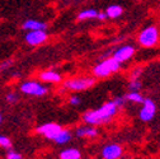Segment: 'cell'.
<instances>
[{
    "label": "cell",
    "instance_id": "obj_18",
    "mask_svg": "<svg viewBox=\"0 0 160 159\" xmlns=\"http://www.w3.org/2000/svg\"><path fill=\"white\" fill-rule=\"evenodd\" d=\"M97 15H98V12L95 9H85L78 14V21H87V19L97 18Z\"/></svg>",
    "mask_w": 160,
    "mask_h": 159
},
{
    "label": "cell",
    "instance_id": "obj_2",
    "mask_svg": "<svg viewBox=\"0 0 160 159\" xmlns=\"http://www.w3.org/2000/svg\"><path fill=\"white\" fill-rule=\"evenodd\" d=\"M119 69H121V63H118L113 57H108L94 66L93 75L94 78H107L111 74L117 73Z\"/></svg>",
    "mask_w": 160,
    "mask_h": 159
},
{
    "label": "cell",
    "instance_id": "obj_10",
    "mask_svg": "<svg viewBox=\"0 0 160 159\" xmlns=\"http://www.w3.org/2000/svg\"><path fill=\"white\" fill-rule=\"evenodd\" d=\"M135 54V47L131 46V45H125V46H121L119 49H117L114 52H113V59H116V60L118 63H125L127 60H130V59Z\"/></svg>",
    "mask_w": 160,
    "mask_h": 159
},
{
    "label": "cell",
    "instance_id": "obj_19",
    "mask_svg": "<svg viewBox=\"0 0 160 159\" xmlns=\"http://www.w3.org/2000/svg\"><path fill=\"white\" fill-rule=\"evenodd\" d=\"M140 88H141V82H140L138 79H132L128 84V89L132 92H137V90H140Z\"/></svg>",
    "mask_w": 160,
    "mask_h": 159
},
{
    "label": "cell",
    "instance_id": "obj_25",
    "mask_svg": "<svg viewBox=\"0 0 160 159\" xmlns=\"http://www.w3.org/2000/svg\"><path fill=\"white\" fill-rule=\"evenodd\" d=\"M140 74H141V69L138 68V69H135V70L131 73V76H132V79H137Z\"/></svg>",
    "mask_w": 160,
    "mask_h": 159
},
{
    "label": "cell",
    "instance_id": "obj_7",
    "mask_svg": "<svg viewBox=\"0 0 160 159\" xmlns=\"http://www.w3.org/2000/svg\"><path fill=\"white\" fill-rule=\"evenodd\" d=\"M47 39V33L43 29H38V31H28L26 34V42L31 46H38L46 42Z\"/></svg>",
    "mask_w": 160,
    "mask_h": 159
},
{
    "label": "cell",
    "instance_id": "obj_8",
    "mask_svg": "<svg viewBox=\"0 0 160 159\" xmlns=\"http://www.w3.org/2000/svg\"><path fill=\"white\" fill-rule=\"evenodd\" d=\"M60 131H61V126H60L58 124H55V122L43 124V125L37 127V132L38 134L43 135L47 139H51V140H53Z\"/></svg>",
    "mask_w": 160,
    "mask_h": 159
},
{
    "label": "cell",
    "instance_id": "obj_13",
    "mask_svg": "<svg viewBox=\"0 0 160 159\" xmlns=\"http://www.w3.org/2000/svg\"><path fill=\"white\" fill-rule=\"evenodd\" d=\"M23 29L26 31H38V29H43L46 31L47 28V24L43 23V22H39V21H36V19H28L23 23Z\"/></svg>",
    "mask_w": 160,
    "mask_h": 159
},
{
    "label": "cell",
    "instance_id": "obj_12",
    "mask_svg": "<svg viewBox=\"0 0 160 159\" xmlns=\"http://www.w3.org/2000/svg\"><path fill=\"white\" fill-rule=\"evenodd\" d=\"M39 79L45 83H60L62 80V76L60 75L57 71L47 70V71H42L41 74H39Z\"/></svg>",
    "mask_w": 160,
    "mask_h": 159
},
{
    "label": "cell",
    "instance_id": "obj_23",
    "mask_svg": "<svg viewBox=\"0 0 160 159\" xmlns=\"http://www.w3.org/2000/svg\"><path fill=\"white\" fill-rule=\"evenodd\" d=\"M7 102L8 103H15V102H18V95L15 93L7 94Z\"/></svg>",
    "mask_w": 160,
    "mask_h": 159
},
{
    "label": "cell",
    "instance_id": "obj_6",
    "mask_svg": "<svg viewBox=\"0 0 160 159\" xmlns=\"http://www.w3.org/2000/svg\"><path fill=\"white\" fill-rule=\"evenodd\" d=\"M155 112H156V106H155V102L150 98H144L142 101V107L141 110L138 111V117L140 120L144 121V122H149L151 121L154 116H155Z\"/></svg>",
    "mask_w": 160,
    "mask_h": 159
},
{
    "label": "cell",
    "instance_id": "obj_11",
    "mask_svg": "<svg viewBox=\"0 0 160 159\" xmlns=\"http://www.w3.org/2000/svg\"><path fill=\"white\" fill-rule=\"evenodd\" d=\"M99 134L98 129L95 126L92 125H87V126H80L79 129L75 130V135L78 137H85V139H93L97 137Z\"/></svg>",
    "mask_w": 160,
    "mask_h": 159
},
{
    "label": "cell",
    "instance_id": "obj_22",
    "mask_svg": "<svg viewBox=\"0 0 160 159\" xmlns=\"http://www.w3.org/2000/svg\"><path fill=\"white\" fill-rule=\"evenodd\" d=\"M7 159H22V154L10 150L7 153Z\"/></svg>",
    "mask_w": 160,
    "mask_h": 159
},
{
    "label": "cell",
    "instance_id": "obj_28",
    "mask_svg": "<svg viewBox=\"0 0 160 159\" xmlns=\"http://www.w3.org/2000/svg\"><path fill=\"white\" fill-rule=\"evenodd\" d=\"M2 120H3V117H2V115H0V124H2Z\"/></svg>",
    "mask_w": 160,
    "mask_h": 159
},
{
    "label": "cell",
    "instance_id": "obj_24",
    "mask_svg": "<svg viewBox=\"0 0 160 159\" xmlns=\"http://www.w3.org/2000/svg\"><path fill=\"white\" fill-rule=\"evenodd\" d=\"M69 102L71 106H79L80 103H82V99L79 98V95H72L70 99H69Z\"/></svg>",
    "mask_w": 160,
    "mask_h": 159
},
{
    "label": "cell",
    "instance_id": "obj_26",
    "mask_svg": "<svg viewBox=\"0 0 160 159\" xmlns=\"http://www.w3.org/2000/svg\"><path fill=\"white\" fill-rule=\"evenodd\" d=\"M10 64H12V60L4 61L2 65H0V70H4V69H7V68H9V66H10Z\"/></svg>",
    "mask_w": 160,
    "mask_h": 159
},
{
    "label": "cell",
    "instance_id": "obj_15",
    "mask_svg": "<svg viewBox=\"0 0 160 159\" xmlns=\"http://www.w3.org/2000/svg\"><path fill=\"white\" fill-rule=\"evenodd\" d=\"M71 132L69 131V130H64V129H61V131H60L58 134H57V136L53 139V141L56 143V144H60V145H62V144H66V143H69L70 140H71Z\"/></svg>",
    "mask_w": 160,
    "mask_h": 159
},
{
    "label": "cell",
    "instance_id": "obj_16",
    "mask_svg": "<svg viewBox=\"0 0 160 159\" xmlns=\"http://www.w3.org/2000/svg\"><path fill=\"white\" fill-rule=\"evenodd\" d=\"M123 13V9L121 5H117V4H113L111 7L107 8L106 10V14L108 18H118V17H121V14Z\"/></svg>",
    "mask_w": 160,
    "mask_h": 159
},
{
    "label": "cell",
    "instance_id": "obj_5",
    "mask_svg": "<svg viewBox=\"0 0 160 159\" xmlns=\"http://www.w3.org/2000/svg\"><path fill=\"white\" fill-rule=\"evenodd\" d=\"M21 92L24 94L34 95V97H42L47 94L48 88L38 82H24L21 84Z\"/></svg>",
    "mask_w": 160,
    "mask_h": 159
},
{
    "label": "cell",
    "instance_id": "obj_21",
    "mask_svg": "<svg viewBox=\"0 0 160 159\" xmlns=\"http://www.w3.org/2000/svg\"><path fill=\"white\" fill-rule=\"evenodd\" d=\"M113 102L116 103V106H117L118 108H121V107H123V106H125L126 99H125V97H116V98L113 99Z\"/></svg>",
    "mask_w": 160,
    "mask_h": 159
},
{
    "label": "cell",
    "instance_id": "obj_9",
    "mask_svg": "<svg viewBox=\"0 0 160 159\" xmlns=\"http://www.w3.org/2000/svg\"><path fill=\"white\" fill-rule=\"evenodd\" d=\"M101 154L103 159H119L123 154V150L118 144H107L103 146Z\"/></svg>",
    "mask_w": 160,
    "mask_h": 159
},
{
    "label": "cell",
    "instance_id": "obj_1",
    "mask_svg": "<svg viewBox=\"0 0 160 159\" xmlns=\"http://www.w3.org/2000/svg\"><path fill=\"white\" fill-rule=\"evenodd\" d=\"M117 112H118V107L116 106V103L113 101H108L103 103L102 107H99L97 110L85 111L83 113V121L87 125H92V126L108 124L117 115Z\"/></svg>",
    "mask_w": 160,
    "mask_h": 159
},
{
    "label": "cell",
    "instance_id": "obj_4",
    "mask_svg": "<svg viewBox=\"0 0 160 159\" xmlns=\"http://www.w3.org/2000/svg\"><path fill=\"white\" fill-rule=\"evenodd\" d=\"M94 84H95V78H92V76L72 78V79H68V80L64 82V87H65L66 89L75 90V92H80V90L89 89V88L93 87Z\"/></svg>",
    "mask_w": 160,
    "mask_h": 159
},
{
    "label": "cell",
    "instance_id": "obj_3",
    "mask_svg": "<svg viewBox=\"0 0 160 159\" xmlns=\"http://www.w3.org/2000/svg\"><path fill=\"white\" fill-rule=\"evenodd\" d=\"M138 44L144 47H152L159 41V29L155 26H149L144 28L138 34Z\"/></svg>",
    "mask_w": 160,
    "mask_h": 159
},
{
    "label": "cell",
    "instance_id": "obj_20",
    "mask_svg": "<svg viewBox=\"0 0 160 159\" xmlns=\"http://www.w3.org/2000/svg\"><path fill=\"white\" fill-rule=\"evenodd\" d=\"M0 146L2 148H5V149H9L12 148V141L8 136H4V135H0Z\"/></svg>",
    "mask_w": 160,
    "mask_h": 159
},
{
    "label": "cell",
    "instance_id": "obj_27",
    "mask_svg": "<svg viewBox=\"0 0 160 159\" xmlns=\"http://www.w3.org/2000/svg\"><path fill=\"white\" fill-rule=\"evenodd\" d=\"M97 18L99 19V21H106V19H107L108 17H107V14H106V13H98Z\"/></svg>",
    "mask_w": 160,
    "mask_h": 159
},
{
    "label": "cell",
    "instance_id": "obj_17",
    "mask_svg": "<svg viewBox=\"0 0 160 159\" xmlns=\"http://www.w3.org/2000/svg\"><path fill=\"white\" fill-rule=\"evenodd\" d=\"M123 97H125L126 101H130V102H133V103H142V101H144L142 94L140 93L138 90H137V92L130 90V92H128L126 95H123Z\"/></svg>",
    "mask_w": 160,
    "mask_h": 159
},
{
    "label": "cell",
    "instance_id": "obj_14",
    "mask_svg": "<svg viewBox=\"0 0 160 159\" xmlns=\"http://www.w3.org/2000/svg\"><path fill=\"white\" fill-rule=\"evenodd\" d=\"M82 153L75 148H69L60 153V159H80Z\"/></svg>",
    "mask_w": 160,
    "mask_h": 159
}]
</instances>
